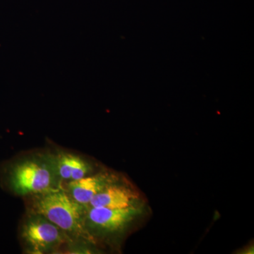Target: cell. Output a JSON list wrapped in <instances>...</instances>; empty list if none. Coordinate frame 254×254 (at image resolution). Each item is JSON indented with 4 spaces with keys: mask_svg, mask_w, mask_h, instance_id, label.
Listing matches in <instances>:
<instances>
[{
    "mask_svg": "<svg viewBox=\"0 0 254 254\" xmlns=\"http://www.w3.org/2000/svg\"><path fill=\"white\" fill-rule=\"evenodd\" d=\"M118 182V177L113 174L100 173L67 182L64 190L73 200L87 206L95 195Z\"/></svg>",
    "mask_w": 254,
    "mask_h": 254,
    "instance_id": "cell-5",
    "label": "cell"
},
{
    "mask_svg": "<svg viewBox=\"0 0 254 254\" xmlns=\"http://www.w3.org/2000/svg\"><path fill=\"white\" fill-rule=\"evenodd\" d=\"M54 155L62 183L75 181L91 175L93 166L80 155L64 151L58 152Z\"/></svg>",
    "mask_w": 254,
    "mask_h": 254,
    "instance_id": "cell-7",
    "label": "cell"
},
{
    "mask_svg": "<svg viewBox=\"0 0 254 254\" xmlns=\"http://www.w3.org/2000/svg\"><path fill=\"white\" fill-rule=\"evenodd\" d=\"M20 238L28 253L41 254L58 250L72 240L63 230L41 214L28 212L21 222Z\"/></svg>",
    "mask_w": 254,
    "mask_h": 254,
    "instance_id": "cell-3",
    "label": "cell"
},
{
    "mask_svg": "<svg viewBox=\"0 0 254 254\" xmlns=\"http://www.w3.org/2000/svg\"><path fill=\"white\" fill-rule=\"evenodd\" d=\"M141 213L138 205L116 209L87 206L85 229L91 238L94 235H115L127 229Z\"/></svg>",
    "mask_w": 254,
    "mask_h": 254,
    "instance_id": "cell-4",
    "label": "cell"
},
{
    "mask_svg": "<svg viewBox=\"0 0 254 254\" xmlns=\"http://www.w3.org/2000/svg\"><path fill=\"white\" fill-rule=\"evenodd\" d=\"M3 187L20 196L62 188L53 153H37L5 163L1 168ZM64 188V187H63Z\"/></svg>",
    "mask_w": 254,
    "mask_h": 254,
    "instance_id": "cell-1",
    "label": "cell"
},
{
    "mask_svg": "<svg viewBox=\"0 0 254 254\" xmlns=\"http://www.w3.org/2000/svg\"><path fill=\"white\" fill-rule=\"evenodd\" d=\"M138 199V194L133 190L117 182L95 195L87 206L127 208L136 206Z\"/></svg>",
    "mask_w": 254,
    "mask_h": 254,
    "instance_id": "cell-6",
    "label": "cell"
},
{
    "mask_svg": "<svg viewBox=\"0 0 254 254\" xmlns=\"http://www.w3.org/2000/svg\"><path fill=\"white\" fill-rule=\"evenodd\" d=\"M29 196L31 197L30 211L41 214L72 240H92L84 227L86 205L73 200L63 187Z\"/></svg>",
    "mask_w": 254,
    "mask_h": 254,
    "instance_id": "cell-2",
    "label": "cell"
}]
</instances>
